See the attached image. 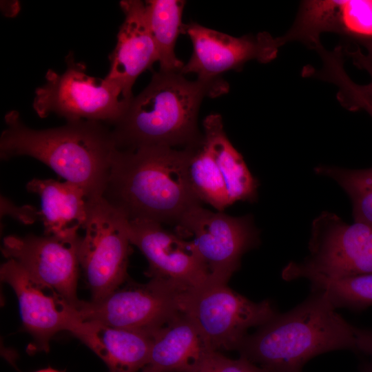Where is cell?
<instances>
[{
  "label": "cell",
  "mask_w": 372,
  "mask_h": 372,
  "mask_svg": "<svg viewBox=\"0 0 372 372\" xmlns=\"http://www.w3.org/2000/svg\"><path fill=\"white\" fill-rule=\"evenodd\" d=\"M189 154L188 147L117 149L103 197L129 220L176 225L201 205L187 174Z\"/></svg>",
  "instance_id": "1"
},
{
  "label": "cell",
  "mask_w": 372,
  "mask_h": 372,
  "mask_svg": "<svg viewBox=\"0 0 372 372\" xmlns=\"http://www.w3.org/2000/svg\"><path fill=\"white\" fill-rule=\"evenodd\" d=\"M229 90L223 80L189 81L180 72H154L149 83L133 96L121 118L112 125L118 149L147 146L182 149L199 143L200 105L205 96Z\"/></svg>",
  "instance_id": "2"
},
{
  "label": "cell",
  "mask_w": 372,
  "mask_h": 372,
  "mask_svg": "<svg viewBox=\"0 0 372 372\" xmlns=\"http://www.w3.org/2000/svg\"><path fill=\"white\" fill-rule=\"evenodd\" d=\"M0 137V157L34 158L65 180L75 183L89 199L103 195L114 155L117 150L110 126L92 121H67L63 126L34 130L12 110L5 116Z\"/></svg>",
  "instance_id": "3"
},
{
  "label": "cell",
  "mask_w": 372,
  "mask_h": 372,
  "mask_svg": "<svg viewBox=\"0 0 372 372\" xmlns=\"http://www.w3.org/2000/svg\"><path fill=\"white\" fill-rule=\"evenodd\" d=\"M335 309L324 292L311 290L297 307L247 335L238 351L269 372H299L320 354L357 349L355 328Z\"/></svg>",
  "instance_id": "4"
},
{
  "label": "cell",
  "mask_w": 372,
  "mask_h": 372,
  "mask_svg": "<svg viewBox=\"0 0 372 372\" xmlns=\"http://www.w3.org/2000/svg\"><path fill=\"white\" fill-rule=\"evenodd\" d=\"M309 249L311 254L303 262L286 265L283 279H338L372 273L371 226L348 224L324 211L313 220Z\"/></svg>",
  "instance_id": "5"
},
{
  "label": "cell",
  "mask_w": 372,
  "mask_h": 372,
  "mask_svg": "<svg viewBox=\"0 0 372 372\" xmlns=\"http://www.w3.org/2000/svg\"><path fill=\"white\" fill-rule=\"evenodd\" d=\"M65 61V72L48 70L45 83L36 90L32 105L37 115L45 118L52 113L67 121H92L112 126L130 101L105 79L87 75L85 65L76 62L72 52Z\"/></svg>",
  "instance_id": "6"
},
{
  "label": "cell",
  "mask_w": 372,
  "mask_h": 372,
  "mask_svg": "<svg viewBox=\"0 0 372 372\" xmlns=\"http://www.w3.org/2000/svg\"><path fill=\"white\" fill-rule=\"evenodd\" d=\"M129 219L103 196L89 200L79 260L92 300L105 298L127 277L130 243Z\"/></svg>",
  "instance_id": "7"
},
{
  "label": "cell",
  "mask_w": 372,
  "mask_h": 372,
  "mask_svg": "<svg viewBox=\"0 0 372 372\" xmlns=\"http://www.w3.org/2000/svg\"><path fill=\"white\" fill-rule=\"evenodd\" d=\"M186 289L165 279L128 283L98 300H80L75 307L83 320L154 334L183 313Z\"/></svg>",
  "instance_id": "8"
},
{
  "label": "cell",
  "mask_w": 372,
  "mask_h": 372,
  "mask_svg": "<svg viewBox=\"0 0 372 372\" xmlns=\"http://www.w3.org/2000/svg\"><path fill=\"white\" fill-rule=\"evenodd\" d=\"M183 313L215 351L238 350L253 327H260L278 312L269 300L253 302L223 283L188 290Z\"/></svg>",
  "instance_id": "9"
},
{
  "label": "cell",
  "mask_w": 372,
  "mask_h": 372,
  "mask_svg": "<svg viewBox=\"0 0 372 372\" xmlns=\"http://www.w3.org/2000/svg\"><path fill=\"white\" fill-rule=\"evenodd\" d=\"M203 141L192 163L193 178L205 200L218 211L237 201L254 202L258 183L224 130L219 114L203 121Z\"/></svg>",
  "instance_id": "10"
},
{
  "label": "cell",
  "mask_w": 372,
  "mask_h": 372,
  "mask_svg": "<svg viewBox=\"0 0 372 372\" xmlns=\"http://www.w3.org/2000/svg\"><path fill=\"white\" fill-rule=\"evenodd\" d=\"M176 225L177 234L192 243L211 283L227 284L242 255L259 242L251 216L234 217L201 205L190 209Z\"/></svg>",
  "instance_id": "11"
},
{
  "label": "cell",
  "mask_w": 372,
  "mask_h": 372,
  "mask_svg": "<svg viewBox=\"0 0 372 372\" xmlns=\"http://www.w3.org/2000/svg\"><path fill=\"white\" fill-rule=\"evenodd\" d=\"M80 238L79 234L8 236L3 238L1 252L34 281L51 287L76 307L80 302L76 295Z\"/></svg>",
  "instance_id": "12"
},
{
  "label": "cell",
  "mask_w": 372,
  "mask_h": 372,
  "mask_svg": "<svg viewBox=\"0 0 372 372\" xmlns=\"http://www.w3.org/2000/svg\"><path fill=\"white\" fill-rule=\"evenodd\" d=\"M183 34L191 39L193 52L180 73H194L205 81H222L224 72L240 70L251 60L269 63L283 45L279 37L267 32L236 37L195 22L183 24Z\"/></svg>",
  "instance_id": "13"
},
{
  "label": "cell",
  "mask_w": 372,
  "mask_h": 372,
  "mask_svg": "<svg viewBox=\"0 0 372 372\" xmlns=\"http://www.w3.org/2000/svg\"><path fill=\"white\" fill-rule=\"evenodd\" d=\"M1 280L14 290L23 326L37 348L48 351L51 338L63 331L76 335L83 320L74 307L48 286L34 281L14 260L1 265Z\"/></svg>",
  "instance_id": "14"
},
{
  "label": "cell",
  "mask_w": 372,
  "mask_h": 372,
  "mask_svg": "<svg viewBox=\"0 0 372 372\" xmlns=\"http://www.w3.org/2000/svg\"><path fill=\"white\" fill-rule=\"evenodd\" d=\"M146 219L129 220L130 243L146 258L150 278L165 279L190 290L210 283L209 271L190 240Z\"/></svg>",
  "instance_id": "15"
},
{
  "label": "cell",
  "mask_w": 372,
  "mask_h": 372,
  "mask_svg": "<svg viewBox=\"0 0 372 372\" xmlns=\"http://www.w3.org/2000/svg\"><path fill=\"white\" fill-rule=\"evenodd\" d=\"M124 21L110 55V67L104 78L120 89L125 99L133 98L132 89L138 76L158 61L145 3L139 0L120 2Z\"/></svg>",
  "instance_id": "16"
},
{
  "label": "cell",
  "mask_w": 372,
  "mask_h": 372,
  "mask_svg": "<svg viewBox=\"0 0 372 372\" xmlns=\"http://www.w3.org/2000/svg\"><path fill=\"white\" fill-rule=\"evenodd\" d=\"M328 32L372 40V0L303 1L293 25L279 37L283 45L297 41L316 49Z\"/></svg>",
  "instance_id": "17"
},
{
  "label": "cell",
  "mask_w": 372,
  "mask_h": 372,
  "mask_svg": "<svg viewBox=\"0 0 372 372\" xmlns=\"http://www.w3.org/2000/svg\"><path fill=\"white\" fill-rule=\"evenodd\" d=\"M154 334L83 320L75 336L106 364L108 372H137L149 362Z\"/></svg>",
  "instance_id": "18"
},
{
  "label": "cell",
  "mask_w": 372,
  "mask_h": 372,
  "mask_svg": "<svg viewBox=\"0 0 372 372\" xmlns=\"http://www.w3.org/2000/svg\"><path fill=\"white\" fill-rule=\"evenodd\" d=\"M26 189L40 198L39 216L45 235H76L83 229L90 199L82 187L67 180L33 178Z\"/></svg>",
  "instance_id": "19"
},
{
  "label": "cell",
  "mask_w": 372,
  "mask_h": 372,
  "mask_svg": "<svg viewBox=\"0 0 372 372\" xmlns=\"http://www.w3.org/2000/svg\"><path fill=\"white\" fill-rule=\"evenodd\" d=\"M210 350L198 328L182 313L153 336L147 366L159 372H192Z\"/></svg>",
  "instance_id": "20"
},
{
  "label": "cell",
  "mask_w": 372,
  "mask_h": 372,
  "mask_svg": "<svg viewBox=\"0 0 372 372\" xmlns=\"http://www.w3.org/2000/svg\"><path fill=\"white\" fill-rule=\"evenodd\" d=\"M150 29L156 45L160 71L180 72L185 63L175 54L178 35L183 33L181 0H150L145 2Z\"/></svg>",
  "instance_id": "21"
},
{
  "label": "cell",
  "mask_w": 372,
  "mask_h": 372,
  "mask_svg": "<svg viewBox=\"0 0 372 372\" xmlns=\"http://www.w3.org/2000/svg\"><path fill=\"white\" fill-rule=\"evenodd\" d=\"M311 290L324 293L335 308L359 309L372 304V273L338 279H309Z\"/></svg>",
  "instance_id": "22"
},
{
  "label": "cell",
  "mask_w": 372,
  "mask_h": 372,
  "mask_svg": "<svg viewBox=\"0 0 372 372\" xmlns=\"http://www.w3.org/2000/svg\"><path fill=\"white\" fill-rule=\"evenodd\" d=\"M323 78L338 86V99L343 106L351 110H364L372 117V98L365 94L359 85L350 79L344 70L343 62L331 63L326 68Z\"/></svg>",
  "instance_id": "23"
},
{
  "label": "cell",
  "mask_w": 372,
  "mask_h": 372,
  "mask_svg": "<svg viewBox=\"0 0 372 372\" xmlns=\"http://www.w3.org/2000/svg\"><path fill=\"white\" fill-rule=\"evenodd\" d=\"M192 372H269L241 356L231 359L218 351L210 350Z\"/></svg>",
  "instance_id": "24"
},
{
  "label": "cell",
  "mask_w": 372,
  "mask_h": 372,
  "mask_svg": "<svg viewBox=\"0 0 372 372\" xmlns=\"http://www.w3.org/2000/svg\"><path fill=\"white\" fill-rule=\"evenodd\" d=\"M346 52L351 58L354 65L359 69L364 70L369 74V83L364 85H359V87L365 94L372 98V61L359 48H350Z\"/></svg>",
  "instance_id": "25"
},
{
  "label": "cell",
  "mask_w": 372,
  "mask_h": 372,
  "mask_svg": "<svg viewBox=\"0 0 372 372\" xmlns=\"http://www.w3.org/2000/svg\"><path fill=\"white\" fill-rule=\"evenodd\" d=\"M357 349L372 356V331L355 328Z\"/></svg>",
  "instance_id": "26"
},
{
  "label": "cell",
  "mask_w": 372,
  "mask_h": 372,
  "mask_svg": "<svg viewBox=\"0 0 372 372\" xmlns=\"http://www.w3.org/2000/svg\"><path fill=\"white\" fill-rule=\"evenodd\" d=\"M349 174L355 180L372 189V168L366 169H348Z\"/></svg>",
  "instance_id": "27"
},
{
  "label": "cell",
  "mask_w": 372,
  "mask_h": 372,
  "mask_svg": "<svg viewBox=\"0 0 372 372\" xmlns=\"http://www.w3.org/2000/svg\"><path fill=\"white\" fill-rule=\"evenodd\" d=\"M364 46L366 50V56L372 61V40L364 41Z\"/></svg>",
  "instance_id": "28"
},
{
  "label": "cell",
  "mask_w": 372,
  "mask_h": 372,
  "mask_svg": "<svg viewBox=\"0 0 372 372\" xmlns=\"http://www.w3.org/2000/svg\"><path fill=\"white\" fill-rule=\"evenodd\" d=\"M142 372H159L152 367L149 366H146L145 368L143 369Z\"/></svg>",
  "instance_id": "29"
},
{
  "label": "cell",
  "mask_w": 372,
  "mask_h": 372,
  "mask_svg": "<svg viewBox=\"0 0 372 372\" xmlns=\"http://www.w3.org/2000/svg\"><path fill=\"white\" fill-rule=\"evenodd\" d=\"M35 372H59V371H56V370H54L53 369L48 368V369L39 370V371H35Z\"/></svg>",
  "instance_id": "30"
},
{
  "label": "cell",
  "mask_w": 372,
  "mask_h": 372,
  "mask_svg": "<svg viewBox=\"0 0 372 372\" xmlns=\"http://www.w3.org/2000/svg\"><path fill=\"white\" fill-rule=\"evenodd\" d=\"M362 372H372V369L371 368H368V369H365Z\"/></svg>",
  "instance_id": "31"
},
{
  "label": "cell",
  "mask_w": 372,
  "mask_h": 372,
  "mask_svg": "<svg viewBox=\"0 0 372 372\" xmlns=\"http://www.w3.org/2000/svg\"><path fill=\"white\" fill-rule=\"evenodd\" d=\"M299 372H301V371H299Z\"/></svg>",
  "instance_id": "32"
}]
</instances>
